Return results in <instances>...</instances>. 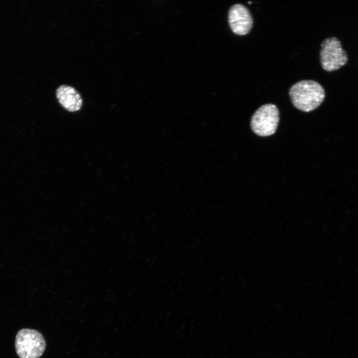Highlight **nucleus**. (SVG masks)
Returning a JSON list of instances; mask_svg holds the SVG:
<instances>
[{
    "label": "nucleus",
    "mask_w": 358,
    "mask_h": 358,
    "mask_svg": "<svg viewBox=\"0 0 358 358\" xmlns=\"http://www.w3.org/2000/svg\"><path fill=\"white\" fill-rule=\"evenodd\" d=\"M15 348L20 358H39L46 348V342L38 331L24 328L15 337Z\"/></svg>",
    "instance_id": "nucleus-2"
},
{
    "label": "nucleus",
    "mask_w": 358,
    "mask_h": 358,
    "mask_svg": "<svg viewBox=\"0 0 358 358\" xmlns=\"http://www.w3.org/2000/svg\"><path fill=\"white\" fill-rule=\"evenodd\" d=\"M320 61L324 70L331 72L340 69L348 60L347 55L340 41L335 37L328 38L321 44Z\"/></svg>",
    "instance_id": "nucleus-4"
},
{
    "label": "nucleus",
    "mask_w": 358,
    "mask_h": 358,
    "mask_svg": "<svg viewBox=\"0 0 358 358\" xmlns=\"http://www.w3.org/2000/svg\"><path fill=\"white\" fill-rule=\"evenodd\" d=\"M56 96L60 105L69 112L78 111L83 105L80 93L70 86H60L56 90Z\"/></svg>",
    "instance_id": "nucleus-6"
},
{
    "label": "nucleus",
    "mask_w": 358,
    "mask_h": 358,
    "mask_svg": "<svg viewBox=\"0 0 358 358\" xmlns=\"http://www.w3.org/2000/svg\"><path fill=\"white\" fill-rule=\"evenodd\" d=\"M289 94L293 105L304 112L311 111L318 107L325 95L322 86L310 80H302L293 85Z\"/></svg>",
    "instance_id": "nucleus-1"
},
{
    "label": "nucleus",
    "mask_w": 358,
    "mask_h": 358,
    "mask_svg": "<svg viewBox=\"0 0 358 358\" xmlns=\"http://www.w3.org/2000/svg\"><path fill=\"white\" fill-rule=\"evenodd\" d=\"M228 23L235 34L244 35L248 34L251 29L253 20L249 10L244 5L236 3L229 9Z\"/></svg>",
    "instance_id": "nucleus-5"
},
{
    "label": "nucleus",
    "mask_w": 358,
    "mask_h": 358,
    "mask_svg": "<svg viewBox=\"0 0 358 358\" xmlns=\"http://www.w3.org/2000/svg\"><path fill=\"white\" fill-rule=\"evenodd\" d=\"M279 122V111L276 106L268 103L261 106L253 114L251 120L252 130L260 136L274 134Z\"/></svg>",
    "instance_id": "nucleus-3"
}]
</instances>
